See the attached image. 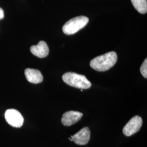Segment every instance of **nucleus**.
<instances>
[{"label":"nucleus","instance_id":"f257e3e1","mask_svg":"<svg viewBox=\"0 0 147 147\" xmlns=\"http://www.w3.org/2000/svg\"><path fill=\"white\" fill-rule=\"evenodd\" d=\"M117 61V53L111 51L93 58L90 62V65L98 71H105L113 67Z\"/></svg>","mask_w":147,"mask_h":147},{"label":"nucleus","instance_id":"f03ea898","mask_svg":"<svg viewBox=\"0 0 147 147\" xmlns=\"http://www.w3.org/2000/svg\"><path fill=\"white\" fill-rule=\"evenodd\" d=\"M62 79L65 84L79 89H88L92 86L90 82L84 75L73 72L64 74Z\"/></svg>","mask_w":147,"mask_h":147},{"label":"nucleus","instance_id":"7ed1b4c3","mask_svg":"<svg viewBox=\"0 0 147 147\" xmlns=\"http://www.w3.org/2000/svg\"><path fill=\"white\" fill-rule=\"evenodd\" d=\"M89 22V19L85 16H79L70 19L63 26V31L65 34L71 35L83 28Z\"/></svg>","mask_w":147,"mask_h":147},{"label":"nucleus","instance_id":"20e7f679","mask_svg":"<svg viewBox=\"0 0 147 147\" xmlns=\"http://www.w3.org/2000/svg\"><path fill=\"white\" fill-rule=\"evenodd\" d=\"M5 117L7 122L15 127H20L24 124V118L21 113L15 109H9L5 111Z\"/></svg>","mask_w":147,"mask_h":147},{"label":"nucleus","instance_id":"39448f33","mask_svg":"<svg viewBox=\"0 0 147 147\" xmlns=\"http://www.w3.org/2000/svg\"><path fill=\"white\" fill-rule=\"evenodd\" d=\"M142 118L138 116H134L129 121L123 129V134L126 136H130L138 131L142 126Z\"/></svg>","mask_w":147,"mask_h":147},{"label":"nucleus","instance_id":"423d86ee","mask_svg":"<svg viewBox=\"0 0 147 147\" xmlns=\"http://www.w3.org/2000/svg\"><path fill=\"white\" fill-rule=\"evenodd\" d=\"M82 116L83 114L80 112L70 111L63 114L61 121L64 126H71L79 121Z\"/></svg>","mask_w":147,"mask_h":147},{"label":"nucleus","instance_id":"0eeeda50","mask_svg":"<svg viewBox=\"0 0 147 147\" xmlns=\"http://www.w3.org/2000/svg\"><path fill=\"white\" fill-rule=\"evenodd\" d=\"M90 131L88 127H84L71 136L73 142L78 145H86L90 140Z\"/></svg>","mask_w":147,"mask_h":147},{"label":"nucleus","instance_id":"6e6552de","mask_svg":"<svg viewBox=\"0 0 147 147\" xmlns=\"http://www.w3.org/2000/svg\"><path fill=\"white\" fill-rule=\"evenodd\" d=\"M30 50L34 55L40 58L46 57L49 53V47L44 41H40L37 45L32 46Z\"/></svg>","mask_w":147,"mask_h":147},{"label":"nucleus","instance_id":"1a4fd4ad","mask_svg":"<svg viewBox=\"0 0 147 147\" xmlns=\"http://www.w3.org/2000/svg\"><path fill=\"white\" fill-rule=\"evenodd\" d=\"M25 75L27 81L32 84H39L43 80L41 72L34 69L27 68L25 70Z\"/></svg>","mask_w":147,"mask_h":147},{"label":"nucleus","instance_id":"9d476101","mask_svg":"<svg viewBox=\"0 0 147 147\" xmlns=\"http://www.w3.org/2000/svg\"><path fill=\"white\" fill-rule=\"evenodd\" d=\"M132 4L139 13L145 14L147 12V0H131Z\"/></svg>","mask_w":147,"mask_h":147},{"label":"nucleus","instance_id":"9b49d317","mask_svg":"<svg viewBox=\"0 0 147 147\" xmlns=\"http://www.w3.org/2000/svg\"><path fill=\"white\" fill-rule=\"evenodd\" d=\"M140 71L141 73L143 75L144 78L146 79L147 78V59L146 58L142 63V65L140 68Z\"/></svg>","mask_w":147,"mask_h":147},{"label":"nucleus","instance_id":"f8f14e48","mask_svg":"<svg viewBox=\"0 0 147 147\" xmlns=\"http://www.w3.org/2000/svg\"><path fill=\"white\" fill-rule=\"evenodd\" d=\"M4 16L5 15H4L3 10L1 8H0V20L4 18Z\"/></svg>","mask_w":147,"mask_h":147},{"label":"nucleus","instance_id":"ddd939ff","mask_svg":"<svg viewBox=\"0 0 147 147\" xmlns=\"http://www.w3.org/2000/svg\"><path fill=\"white\" fill-rule=\"evenodd\" d=\"M69 140H70V141H73V139H72V138H71V137H70V138H69Z\"/></svg>","mask_w":147,"mask_h":147}]
</instances>
